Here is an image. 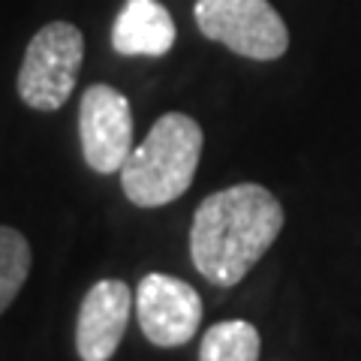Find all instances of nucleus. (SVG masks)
Segmentation results:
<instances>
[{"label":"nucleus","instance_id":"obj_10","mask_svg":"<svg viewBox=\"0 0 361 361\" xmlns=\"http://www.w3.org/2000/svg\"><path fill=\"white\" fill-rule=\"evenodd\" d=\"M30 274V244L21 232L0 226V313L16 301Z\"/></svg>","mask_w":361,"mask_h":361},{"label":"nucleus","instance_id":"obj_9","mask_svg":"<svg viewBox=\"0 0 361 361\" xmlns=\"http://www.w3.org/2000/svg\"><path fill=\"white\" fill-rule=\"evenodd\" d=\"M259 331L244 319H226L211 325L202 337L199 361H259Z\"/></svg>","mask_w":361,"mask_h":361},{"label":"nucleus","instance_id":"obj_2","mask_svg":"<svg viewBox=\"0 0 361 361\" xmlns=\"http://www.w3.org/2000/svg\"><path fill=\"white\" fill-rule=\"evenodd\" d=\"M199 123L184 111H169L151 127L139 148L121 166V187L135 208H160L180 199L193 184L202 157Z\"/></svg>","mask_w":361,"mask_h":361},{"label":"nucleus","instance_id":"obj_4","mask_svg":"<svg viewBox=\"0 0 361 361\" xmlns=\"http://www.w3.org/2000/svg\"><path fill=\"white\" fill-rule=\"evenodd\" d=\"M196 25L208 39L250 61H277L289 49L286 21L268 0H196Z\"/></svg>","mask_w":361,"mask_h":361},{"label":"nucleus","instance_id":"obj_3","mask_svg":"<svg viewBox=\"0 0 361 361\" xmlns=\"http://www.w3.org/2000/svg\"><path fill=\"white\" fill-rule=\"evenodd\" d=\"M85 61V37L70 21H51L27 42L18 97L37 111H58L70 99Z\"/></svg>","mask_w":361,"mask_h":361},{"label":"nucleus","instance_id":"obj_5","mask_svg":"<svg viewBox=\"0 0 361 361\" xmlns=\"http://www.w3.org/2000/svg\"><path fill=\"white\" fill-rule=\"evenodd\" d=\"M78 139L85 163L94 172H121L133 151L130 99L111 85H90L78 106Z\"/></svg>","mask_w":361,"mask_h":361},{"label":"nucleus","instance_id":"obj_1","mask_svg":"<svg viewBox=\"0 0 361 361\" xmlns=\"http://www.w3.org/2000/svg\"><path fill=\"white\" fill-rule=\"evenodd\" d=\"M283 229V208L271 190L235 184L211 193L193 214L190 256L214 286H238Z\"/></svg>","mask_w":361,"mask_h":361},{"label":"nucleus","instance_id":"obj_8","mask_svg":"<svg viewBox=\"0 0 361 361\" xmlns=\"http://www.w3.org/2000/svg\"><path fill=\"white\" fill-rule=\"evenodd\" d=\"M175 21L160 0H127L111 27V45L127 58H163L175 45Z\"/></svg>","mask_w":361,"mask_h":361},{"label":"nucleus","instance_id":"obj_6","mask_svg":"<svg viewBox=\"0 0 361 361\" xmlns=\"http://www.w3.org/2000/svg\"><path fill=\"white\" fill-rule=\"evenodd\" d=\"M135 313L142 334L154 346L172 349L196 337L202 322V298L187 280L154 271L145 274L135 289Z\"/></svg>","mask_w":361,"mask_h":361},{"label":"nucleus","instance_id":"obj_7","mask_svg":"<svg viewBox=\"0 0 361 361\" xmlns=\"http://www.w3.org/2000/svg\"><path fill=\"white\" fill-rule=\"evenodd\" d=\"M133 292L123 280H99L82 298L75 319V349L82 361H111L123 341Z\"/></svg>","mask_w":361,"mask_h":361}]
</instances>
